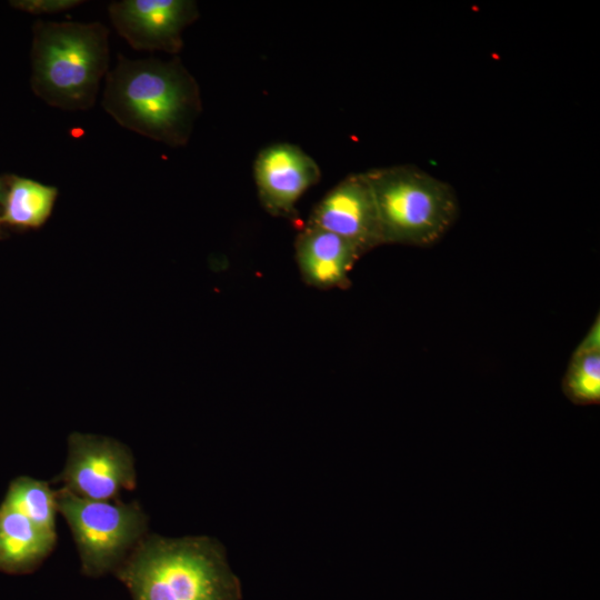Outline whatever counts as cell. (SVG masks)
I'll return each mask as SVG.
<instances>
[{
    "label": "cell",
    "instance_id": "cell-1",
    "mask_svg": "<svg viewBox=\"0 0 600 600\" xmlns=\"http://www.w3.org/2000/svg\"><path fill=\"white\" fill-rule=\"evenodd\" d=\"M101 107L119 126L176 148L188 143L202 101L198 82L178 58L118 54L104 78Z\"/></svg>",
    "mask_w": 600,
    "mask_h": 600
},
{
    "label": "cell",
    "instance_id": "cell-2",
    "mask_svg": "<svg viewBox=\"0 0 600 600\" xmlns=\"http://www.w3.org/2000/svg\"><path fill=\"white\" fill-rule=\"evenodd\" d=\"M132 600H241L239 578L210 537L146 536L114 571Z\"/></svg>",
    "mask_w": 600,
    "mask_h": 600
},
{
    "label": "cell",
    "instance_id": "cell-3",
    "mask_svg": "<svg viewBox=\"0 0 600 600\" xmlns=\"http://www.w3.org/2000/svg\"><path fill=\"white\" fill-rule=\"evenodd\" d=\"M31 89L64 111L91 109L109 72V29L96 22L42 21L32 28Z\"/></svg>",
    "mask_w": 600,
    "mask_h": 600
},
{
    "label": "cell",
    "instance_id": "cell-4",
    "mask_svg": "<svg viewBox=\"0 0 600 600\" xmlns=\"http://www.w3.org/2000/svg\"><path fill=\"white\" fill-rule=\"evenodd\" d=\"M364 174L374 196L383 244L430 247L458 217L453 188L417 167L374 168Z\"/></svg>",
    "mask_w": 600,
    "mask_h": 600
},
{
    "label": "cell",
    "instance_id": "cell-5",
    "mask_svg": "<svg viewBox=\"0 0 600 600\" xmlns=\"http://www.w3.org/2000/svg\"><path fill=\"white\" fill-rule=\"evenodd\" d=\"M56 502L71 529L87 577L114 572L147 536L148 518L136 501L90 500L61 488L56 491Z\"/></svg>",
    "mask_w": 600,
    "mask_h": 600
},
{
    "label": "cell",
    "instance_id": "cell-6",
    "mask_svg": "<svg viewBox=\"0 0 600 600\" xmlns=\"http://www.w3.org/2000/svg\"><path fill=\"white\" fill-rule=\"evenodd\" d=\"M64 489L90 500H116L136 487L134 459L122 442L73 432L68 438L66 466L58 477Z\"/></svg>",
    "mask_w": 600,
    "mask_h": 600
},
{
    "label": "cell",
    "instance_id": "cell-7",
    "mask_svg": "<svg viewBox=\"0 0 600 600\" xmlns=\"http://www.w3.org/2000/svg\"><path fill=\"white\" fill-rule=\"evenodd\" d=\"M110 21L120 37L139 51L176 54L182 33L199 17L192 0H118L108 6Z\"/></svg>",
    "mask_w": 600,
    "mask_h": 600
},
{
    "label": "cell",
    "instance_id": "cell-8",
    "mask_svg": "<svg viewBox=\"0 0 600 600\" xmlns=\"http://www.w3.org/2000/svg\"><path fill=\"white\" fill-rule=\"evenodd\" d=\"M307 224L344 238L362 256L383 244L374 196L364 172L349 174L329 190L312 209Z\"/></svg>",
    "mask_w": 600,
    "mask_h": 600
},
{
    "label": "cell",
    "instance_id": "cell-9",
    "mask_svg": "<svg viewBox=\"0 0 600 600\" xmlns=\"http://www.w3.org/2000/svg\"><path fill=\"white\" fill-rule=\"evenodd\" d=\"M258 197L263 209L274 217L292 218L296 203L321 177L318 163L292 143L263 148L253 166Z\"/></svg>",
    "mask_w": 600,
    "mask_h": 600
},
{
    "label": "cell",
    "instance_id": "cell-10",
    "mask_svg": "<svg viewBox=\"0 0 600 600\" xmlns=\"http://www.w3.org/2000/svg\"><path fill=\"white\" fill-rule=\"evenodd\" d=\"M296 261L303 281L321 290L347 289L349 273L362 253L344 238L306 224L294 241Z\"/></svg>",
    "mask_w": 600,
    "mask_h": 600
},
{
    "label": "cell",
    "instance_id": "cell-11",
    "mask_svg": "<svg viewBox=\"0 0 600 600\" xmlns=\"http://www.w3.org/2000/svg\"><path fill=\"white\" fill-rule=\"evenodd\" d=\"M48 534L17 510L0 506V570L28 573L37 569L54 548Z\"/></svg>",
    "mask_w": 600,
    "mask_h": 600
},
{
    "label": "cell",
    "instance_id": "cell-12",
    "mask_svg": "<svg viewBox=\"0 0 600 600\" xmlns=\"http://www.w3.org/2000/svg\"><path fill=\"white\" fill-rule=\"evenodd\" d=\"M0 223L19 228H39L50 217L58 189L39 181L12 176L6 180Z\"/></svg>",
    "mask_w": 600,
    "mask_h": 600
},
{
    "label": "cell",
    "instance_id": "cell-13",
    "mask_svg": "<svg viewBox=\"0 0 600 600\" xmlns=\"http://www.w3.org/2000/svg\"><path fill=\"white\" fill-rule=\"evenodd\" d=\"M2 503L22 513L43 532L57 537L56 491L48 482L30 477L16 478Z\"/></svg>",
    "mask_w": 600,
    "mask_h": 600
},
{
    "label": "cell",
    "instance_id": "cell-14",
    "mask_svg": "<svg viewBox=\"0 0 600 600\" xmlns=\"http://www.w3.org/2000/svg\"><path fill=\"white\" fill-rule=\"evenodd\" d=\"M568 400L577 406L600 403V352L571 356L561 381Z\"/></svg>",
    "mask_w": 600,
    "mask_h": 600
},
{
    "label": "cell",
    "instance_id": "cell-15",
    "mask_svg": "<svg viewBox=\"0 0 600 600\" xmlns=\"http://www.w3.org/2000/svg\"><path fill=\"white\" fill-rule=\"evenodd\" d=\"M82 0H19L11 6L32 14H52L82 4Z\"/></svg>",
    "mask_w": 600,
    "mask_h": 600
},
{
    "label": "cell",
    "instance_id": "cell-16",
    "mask_svg": "<svg viewBox=\"0 0 600 600\" xmlns=\"http://www.w3.org/2000/svg\"><path fill=\"white\" fill-rule=\"evenodd\" d=\"M600 352V318L597 314L586 336L574 349L572 356Z\"/></svg>",
    "mask_w": 600,
    "mask_h": 600
},
{
    "label": "cell",
    "instance_id": "cell-17",
    "mask_svg": "<svg viewBox=\"0 0 600 600\" xmlns=\"http://www.w3.org/2000/svg\"><path fill=\"white\" fill-rule=\"evenodd\" d=\"M6 191H7L6 180L0 179V206H2L3 203Z\"/></svg>",
    "mask_w": 600,
    "mask_h": 600
},
{
    "label": "cell",
    "instance_id": "cell-18",
    "mask_svg": "<svg viewBox=\"0 0 600 600\" xmlns=\"http://www.w3.org/2000/svg\"><path fill=\"white\" fill-rule=\"evenodd\" d=\"M0 214H1V209H0ZM0 226H1V223H0Z\"/></svg>",
    "mask_w": 600,
    "mask_h": 600
}]
</instances>
